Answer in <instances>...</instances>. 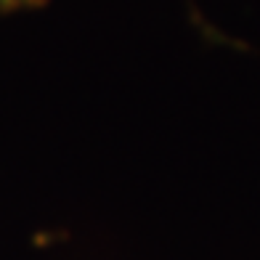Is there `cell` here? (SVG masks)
<instances>
[{
    "mask_svg": "<svg viewBox=\"0 0 260 260\" xmlns=\"http://www.w3.org/2000/svg\"><path fill=\"white\" fill-rule=\"evenodd\" d=\"M48 0H0V11H27V8H40Z\"/></svg>",
    "mask_w": 260,
    "mask_h": 260,
    "instance_id": "6da1fadb",
    "label": "cell"
}]
</instances>
